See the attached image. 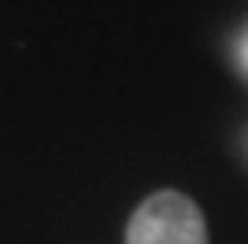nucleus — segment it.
Instances as JSON below:
<instances>
[{
    "label": "nucleus",
    "mask_w": 248,
    "mask_h": 244,
    "mask_svg": "<svg viewBox=\"0 0 248 244\" xmlns=\"http://www.w3.org/2000/svg\"><path fill=\"white\" fill-rule=\"evenodd\" d=\"M124 244H208V226L186 193L161 190L132 212Z\"/></svg>",
    "instance_id": "obj_1"
},
{
    "label": "nucleus",
    "mask_w": 248,
    "mask_h": 244,
    "mask_svg": "<svg viewBox=\"0 0 248 244\" xmlns=\"http://www.w3.org/2000/svg\"><path fill=\"white\" fill-rule=\"evenodd\" d=\"M237 62H241V66L248 69V33H245V37L237 40Z\"/></svg>",
    "instance_id": "obj_2"
}]
</instances>
